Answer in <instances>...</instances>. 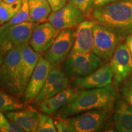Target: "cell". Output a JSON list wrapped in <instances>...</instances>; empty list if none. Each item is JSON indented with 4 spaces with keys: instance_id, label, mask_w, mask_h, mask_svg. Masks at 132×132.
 Returning a JSON list of instances; mask_svg holds the SVG:
<instances>
[{
    "instance_id": "36",
    "label": "cell",
    "mask_w": 132,
    "mask_h": 132,
    "mask_svg": "<svg viewBox=\"0 0 132 132\" xmlns=\"http://www.w3.org/2000/svg\"><path fill=\"white\" fill-rule=\"evenodd\" d=\"M0 131H1V130H0Z\"/></svg>"
},
{
    "instance_id": "24",
    "label": "cell",
    "mask_w": 132,
    "mask_h": 132,
    "mask_svg": "<svg viewBox=\"0 0 132 132\" xmlns=\"http://www.w3.org/2000/svg\"><path fill=\"white\" fill-rule=\"evenodd\" d=\"M37 132H56L54 120L49 116L39 113Z\"/></svg>"
},
{
    "instance_id": "19",
    "label": "cell",
    "mask_w": 132,
    "mask_h": 132,
    "mask_svg": "<svg viewBox=\"0 0 132 132\" xmlns=\"http://www.w3.org/2000/svg\"><path fill=\"white\" fill-rule=\"evenodd\" d=\"M114 122L119 132H132V108L124 99L116 102Z\"/></svg>"
},
{
    "instance_id": "28",
    "label": "cell",
    "mask_w": 132,
    "mask_h": 132,
    "mask_svg": "<svg viewBox=\"0 0 132 132\" xmlns=\"http://www.w3.org/2000/svg\"><path fill=\"white\" fill-rule=\"evenodd\" d=\"M49 3L52 12L61 9L67 4V0H47Z\"/></svg>"
},
{
    "instance_id": "6",
    "label": "cell",
    "mask_w": 132,
    "mask_h": 132,
    "mask_svg": "<svg viewBox=\"0 0 132 132\" xmlns=\"http://www.w3.org/2000/svg\"><path fill=\"white\" fill-rule=\"evenodd\" d=\"M93 33L94 47L92 52L102 61H110L120 40L118 31L97 23L94 26Z\"/></svg>"
},
{
    "instance_id": "18",
    "label": "cell",
    "mask_w": 132,
    "mask_h": 132,
    "mask_svg": "<svg viewBox=\"0 0 132 132\" xmlns=\"http://www.w3.org/2000/svg\"><path fill=\"white\" fill-rule=\"evenodd\" d=\"M24 109L9 111L6 113L7 118L20 125L26 132L36 131L39 123V113L34 109Z\"/></svg>"
},
{
    "instance_id": "2",
    "label": "cell",
    "mask_w": 132,
    "mask_h": 132,
    "mask_svg": "<svg viewBox=\"0 0 132 132\" xmlns=\"http://www.w3.org/2000/svg\"><path fill=\"white\" fill-rule=\"evenodd\" d=\"M93 17L98 23L122 32H132V0H118L94 8Z\"/></svg>"
},
{
    "instance_id": "13",
    "label": "cell",
    "mask_w": 132,
    "mask_h": 132,
    "mask_svg": "<svg viewBox=\"0 0 132 132\" xmlns=\"http://www.w3.org/2000/svg\"><path fill=\"white\" fill-rule=\"evenodd\" d=\"M65 71L62 70L60 67L57 66L53 67L45 85L34 102L39 103L69 88L70 81Z\"/></svg>"
},
{
    "instance_id": "21",
    "label": "cell",
    "mask_w": 132,
    "mask_h": 132,
    "mask_svg": "<svg viewBox=\"0 0 132 132\" xmlns=\"http://www.w3.org/2000/svg\"><path fill=\"white\" fill-rule=\"evenodd\" d=\"M25 105L16 97L6 92L0 91V111L9 112L26 108Z\"/></svg>"
},
{
    "instance_id": "17",
    "label": "cell",
    "mask_w": 132,
    "mask_h": 132,
    "mask_svg": "<svg viewBox=\"0 0 132 132\" xmlns=\"http://www.w3.org/2000/svg\"><path fill=\"white\" fill-rule=\"evenodd\" d=\"M78 92V89L69 87L56 95L39 103L40 110L46 114H54L59 109L73 100Z\"/></svg>"
},
{
    "instance_id": "33",
    "label": "cell",
    "mask_w": 132,
    "mask_h": 132,
    "mask_svg": "<svg viewBox=\"0 0 132 132\" xmlns=\"http://www.w3.org/2000/svg\"><path fill=\"white\" fill-rule=\"evenodd\" d=\"M3 59H4V57H3V54L1 53V52H0V67H1V64H2V63H3Z\"/></svg>"
},
{
    "instance_id": "26",
    "label": "cell",
    "mask_w": 132,
    "mask_h": 132,
    "mask_svg": "<svg viewBox=\"0 0 132 132\" xmlns=\"http://www.w3.org/2000/svg\"><path fill=\"white\" fill-rule=\"evenodd\" d=\"M120 93L123 98L132 108V77L125 81L120 89Z\"/></svg>"
},
{
    "instance_id": "34",
    "label": "cell",
    "mask_w": 132,
    "mask_h": 132,
    "mask_svg": "<svg viewBox=\"0 0 132 132\" xmlns=\"http://www.w3.org/2000/svg\"><path fill=\"white\" fill-rule=\"evenodd\" d=\"M3 1H5V2H6V3H12L15 2V1H16V0H3Z\"/></svg>"
},
{
    "instance_id": "7",
    "label": "cell",
    "mask_w": 132,
    "mask_h": 132,
    "mask_svg": "<svg viewBox=\"0 0 132 132\" xmlns=\"http://www.w3.org/2000/svg\"><path fill=\"white\" fill-rule=\"evenodd\" d=\"M75 30L61 29L52 45L44 54V57L54 66L59 65L65 61L70 53L75 41Z\"/></svg>"
},
{
    "instance_id": "5",
    "label": "cell",
    "mask_w": 132,
    "mask_h": 132,
    "mask_svg": "<svg viewBox=\"0 0 132 132\" xmlns=\"http://www.w3.org/2000/svg\"><path fill=\"white\" fill-rule=\"evenodd\" d=\"M38 23L25 21L8 26L0 32V52L5 55L15 47L28 44Z\"/></svg>"
},
{
    "instance_id": "10",
    "label": "cell",
    "mask_w": 132,
    "mask_h": 132,
    "mask_svg": "<svg viewBox=\"0 0 132 132\" xmlns=\"http://www.w3.org/2000/svg\"><path fill=\"white\" fill-rule=\"evenodd\" d=\"M53 67V66L50 62L45 57H40L22 95L23 100L24 103H29L34 101L36 97L45 85Z\"/></svg>"
},
{
    "instance_id": "29",
    "label": "cell",
    "mask_w": 132,
    "mask_h": 132,
    "mask_svg": "<svg viewBox=\"0 0 132 132\" xmlns=\"http://www.w3.org/2000/svg\"><path fill=\"white\" fill-rule=\"evenodd\" d=\"M9 127V120L6 119V117L0 111V130L1 131L7 132Z\"/></svg>"
},
{
    "instance_id": "14",
    "label": "cell",
    "mask_w": 132,
    "mask_h": 132,
    "mask_svg": "<svg viewBox=\"0 0 132 132\" xmlns=\"http://www.w3.org/2000/svg\"><path fill=\"white\" fill-rule=\"evenodd\" d=\"M59 31L49 21L37 24L33 30L29 45L38 53H44L52 45Z\"/></svg>"
},
{
    "instance_id": "12",
    "label": "cell",
    "mask_w": 132,
    "mask_h": 132,
    "mask_svg": "<svg viewBox=\"0 0 132 132\" xmlns=\"http://www.w3.org/2000/svg\"><path fill=\"white\" fill-rule=\"evenodd\" d=\"M85 15L70 1L63 7L56 12H52L48 18L57 29H74L84 21Z\"/></svg>"
},
{
    "instance_id": "23",
    "label": "cell",
    "mask_w": 132,
    "mask_h": 132,
    "mask_svg": "<svg viewBox=\"0 0 132 132\" xmlns=\"http://www.w3.org/2000/svg\"><path fill=\"white\" fill-rule=\"evenodd\" d=\"M25 21H31L29 12L28 0H22V5L20 9L14 15V16L7 22L1 25L0 27V32L8 26L21 23Z\"/></svg>"
},
{
    "instance_id": "20",
    "label": "cell",
    "mask_w": 132,
    "mask_h": 132,
    "mask_svg": "<svg viewBox=\"0 0 132 132\" xmlns=\"http://www.w3.org/2000/svg\"><path fill=\"white\" fill-rule=\"evenodd\" d=\"M29 12L31 21L45 22L52 12L47 0H28Z\"/></svg>"
},
{
    "instance_id": "30",
    "label": "cell",
    "mask_w": 132,
    "mask_h": 132,
    "mask_svg": "<svg viewBox=\"0 0 132 132\" xmlns=\"http://www.w3.org/2000/svg\"><path fill=\"white\" fill-rule=\"evenodd\" d=\"M25 131L23 128L20 125L16 124L14 122L9 120V127L7 129V132H24Z\"/></svg>"
},
{
    "instance_id": "35",
    "label": "cell",
    "mask_w": 132,
    "mask_h": 132,
    "mask_svg": "<svg viewBox=\"0 0 132 132\" xmlns=\"http://www.w3.org/2000/svg\"><path fill=\"white\" fill-rule=\"evenodd\" d=\"M0 25H1V24H0ZM0 27H1V26H0Z\"/></svg>"
},
{
    "instance_id": "8",
    "label": "cell",
    "mask_w": 132,
    "mask_h": 132,
    "mask_svg": "<svg viewBox=\"0 0 132 132\" xmlns=\"http://www.w3.org/2000/svg\"><path fill=\"white\" fill-rule=\"evenodd\" d=\"M70 119L74 132H95L106 126L110 116L107 110H95L78 114Z\"/></svg>"
},
{
    "instance_id": "25",
    "label": "cell",
    "mask_w": 132,
    "mask_h": 132,
    "mask_svg": "<svg viewBox=\"0 0 132 132\" xmlns=\"http://www.w3.org/2000/svg\"><path fill=\"white\" fill-rule=\"evenodd\" d=\"M54 123L58 132H74L70 118H54Z\"/></svg>"
},
{
    "instance_id": "22",
    "label": "cell",
    "mask_w": 132,
    "mask_h": 132,
    "mask_svg": "<svg viewBox=\"0 0 132 132\" xmlns=\"http://www.w3.org/2000/svg\"><path fill=\"white\" fill-rule=\"evenodd\" d=\"M22 5V0H16L14 3H6L0 0V24L3 25L19 11Z\"/></svg>"
},
{
    "instance_id": "4",
    "label": "cell",
    "mask_w": 132,
    "mask_h": 132,
    "mask_svg": "<svg viewBox=\"0 0 132 132\" xmlns=\"http://www.w3.org/2000/svg\"><path fill=\"white\" fill-rule=\"evenodd\" d=\"M102 59L93 52L70 53L64 61V71L69 77H85L102 65Z\"/></svg>"
},
{
    "instance_id": "16",
    "label": "cell",
    "mask_w": 132,
    "mask_h": 132,
    "mask_svg": "<svg viewBox=\"0 0 132 132\" xmlns=\"http://www.w3.org/2000/svg\"><path fill=\"white\" fill-rule=\"evenodd\" d=\"M40 54L38 53L31 47L29 44H25L21 47V85L23 91L35 69ZM24 93V92H23Z\"/></svg>"
},
{
    "instance_id": "31",
    "label": "cell",
    "mask_w": 132,
    "mask_h": 132,
    "mask_svg": "<svg viewBox=\"0 0 132 132\" xmlns=\"http://www.w3.org/2000/svg\"><path fill=\"white\" fill-rule=\"evenodd\" d=\"M116 1L118 0H93V6L94 8H96Z\"/></svg>"
},
{
    "instance_id": "11",
    "label": "cell",
    "mask_w": 132,
    "mask_h": 132,
    "mask_svg": "<svg viewBox=\"0 0 132 132\" xmlns=\"http://www.w3.org/2000/svg\"><path fill=\"white\" fill-rule=\"evenodd\" d=\"M113 78V72L110 64H105L89 75L73 78L72 83L78 89L100 88L111 86Z\"/></svg>"
},
{
    "instance_id": "9",
    "label": "cell",
    "mask_w": 132,
    "mask_h": 132,
    "mask_svg": "<svg viewBox=\"0 0 132 132\" xmlns=\"http://www.w3.org/2000/svg\"><path fill=\"white\" fill-rule=\"evenodd\" d=\"M110 65L116 85L124 81L132 73V55L126 43L119 44L110 59Z\"/></svg>"
},
{
    "instance_id": "32",
    "label": "cell",
    "mask_w": 132,
    "mask_h": 132,
    "mask_svg": "<svg viewBox=\"0 0 132 132\" xmlns=\"http://www.w3.org/2000/svg\"><path fill=\"white\" fill-rule=\"evenodd\" d=\"M127 45L128 48H129L130 53H131L132 55V32L130 33L127 36L126 38V42H125Z\"/></svg>"
},
{
    "instance_id": "1",
    "label": "cell",
    "mask_w": 132,
    "mask_h": 132,
    "mask_svg": "<svg viewBox=\"0 0 132 132\" xmlns=\"http://www.w3.org/2000/svg\"><path fill=\"white\" fill-rule=\"evenodd\" d=\"M116 87L113 86L85 89L79 92L73 100L54 113V118H70L95 110L109 111L118 100Z\"/></svg>"
},
{
    "instance_id": "3",
    "label": "cell",
    "mask_w": 132,
    "mask_h": 132,
    "mask_svg": "<svg viewBox=\"0 0 132 132\" xmlns=\"http://www.w3.org/2000/svg\"><path fill=\"white\" fill-rule=\"evenodd\" d=\"M21 46L15 47L5 54L0 67V87L5 92L18 97L22 96Z\"/></svg>"
},
{
    "instance_id": "27",
    "label": "cell",
    "mask_w": 132,
    "mask_h": 132,
    "mask_svg": "<svg viewBox=\"0 0 132 132\" xmlns=\"http://www.w3.org/2000/svg\"><path fill=\"white\" fill-rule=\"evenodd\" d=\"M70 1L77 6L85 16L90 14L92 7H94L93 0H70Z\"/></svg>"
},
{
    "instance_id": "15",
    "label": "cell",
    "mask_w": 132,
    "mask_h": 132,
    "mask_svg": "<svg viewBox=\"0 0 132 132\" xmlns=\"http://www.w3.org/2000/svg\"><path fill=\"white\" fill-rule=\"evenodd\" d=\"M95 20H84L78 24L75 30V41L70 53H89L93 50L94 26Z\"/></svg>"
}]
</instances>
